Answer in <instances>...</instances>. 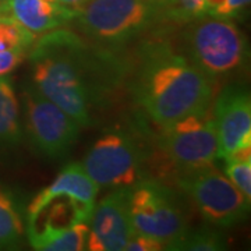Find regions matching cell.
I'll list each match as a JSON object with an SVG mask.
<instances>
[{
	"label": "cell",
	"mask_w": 251,
	"mask_h": 251,
	"mask_svg": "<svg viewBox=\"0 0 251 251\" xmlns=\"http://www.w3.org/2000/svg\"><path fill=\"white\" fill-rule=\"evenodd\" d=\"M31 52L34 87L81 127L91 122L92 90L87 80L85 48L64 29L42 36Z\"/></svg>",
	"instance_id": "1"
},
{
	"label": "cell",
	"mask_w": 251,
	"mask_h": 251,
	"mask_svg": "<svg viewBox=\"0 0 251 251\" xmlns=\"http://www.w3.org/2000/svg\"><path fill=\"white\" fill-rule=\"evenodd\" d=\"M212 82L188 57L156 52L144 66L138 98L155 123L165 127L211 106Z\"/></svg>",
	"instance_id": "2"
},
{
	"label": "cell",
	"mask_w": 251,
	"mask_h": 251,
	"mask_svg": "<svg viewBox=\"0 0 251 251\" xmlns=\"http://www.w3.org/2000/svg\"><path fill=\"white\" fill-rule=\"evenodd\" d=\"M163 17L161 0H88L77 10V25L87 36L120 44Z\"/></svg>",
	"instance_id": "3"
},
{
	"label": "cell",
	"mask_w": 251,
	"mask_h": 251,
	"mask_svg": "<svg viewBox=\"0 0 251 251\" xmlns=\"http://www.w3.org/2000/svg\"><path fill=\"white\" fill-rule=\"evenodd\" d=\"M128 216L133 232L156 239L176 250L188 233L186 216L171 190L161 183L140 180L128 188Z\"/></svg>",
	"instance_id": "4"
},
{
	"label": "cell",
	"mask_w": 251,
	"mask_h": 251,
	"mask_svg": "<svg viewBox=\"0 0 251 251\" xmlns=\"http://www.w3.org/2000/svg\"><path fill=\"white\" fill-rule=\"evenodd\" d=\"M184 34L188 60L211 80L230 74L246 60V39L224 18H197Z\"/></svg>",
	"instance_id": "5"
},
{
	"label": "cell",
	"mask_w": 251,
	"mask_h": 251,
	"mask_svg": "<svg viewBox=\"0 0 251 251\" xmlns=\"http://www.w3.org/2000/svg\"><path fill=\"white\" fill-rule=\"evenodd\" d=\"M177 183L194 201L202 218L212 226L232 227L249 215L250 200L212 165L181 173Z\"/></svg>",
	"instance_id": "6"
},
{
	"label": "cell",
	"mask_w": 251,
	"mask_h": 251,
	"mask_svg": "<svg viewBox=\"0 0 251 251\" xmlns=\"http://www.w3.org/2000/svg\"><path fill=\"white\" fill-rule=\"evenodd\" d=\"M159 147L184 172L211 166L219 158V140L211 108L162 127Z\"/></svg>",
	"instance_id": "7"
},
{
	"label": "cell",
	"mask_w": 251,
	"mask_h": 251,
	"mask_svg": "<svg viewBox=\"0 0 251 251\" xmlns=\"http://www.w3.org/2000/svg\"><path fill=\"white\" fill-rule=\"evenodd\" d=\"M81 163L98 187L128 188L140 181L141 153L134 140L122 131L105 133Z\"/></svg>",
	"instance_id": "8"
},
{
	"label": "cell",
	"mask_w": 251,
	"mask_h": 251,
	"mask_svg": "<svg viewBox=\"0 0 251 251\" xmlns=\"http://www.w3.org/2000/svg\"><path fill=\"white\" fill-rule=\"evenodd\" d=\"M27 130L35 150L49 159L69 152L80 133V126L35 87L24 91Z\"/></svg>",
	"instance_id": "9"
},
{
	"label": "cell",
	"mask_w": 251,
	"mask_h": 251,
	"mask_svg": "<svg viewBox=\"0 0 251 251\" xmlns=\"http://www.w3.org/2000/svg\"><path fill=\"white\" fill-rule=\"evenodd\" d=\"M128 188H115L98 205L94 206L90 218L87 250H125L134 233L128 216Z\"/></svg>",
	"instance_id": "10"
},
{
	"label": "cell",
	"mask_w": 251,
	"mask_h": 251,
	"mask_svg": "<svg viewBox=\"0 0 251 251\" xmlns=\"http://www.w3.org/2000/svg\"><path fill=\"white\" fill-rule=\"evenodd\" d=\"M219 158H226L234 150L251 145L250 92L237 85L225 88L214 105Z\"/></svg>",
	"instance_id": "11"
},
{
	"label": "cell",
	"mask_w": 251,
	"mask_h": 251,
	"mask_svg": "<svg viewBox=\"0 0 251 251\" xmlns=\"http://www.w3.org/2000/svg\"><path fill=\"white\" fill-rule=\"evenodd\" d=\"M98 193V184L91 179L82 163L72 162L63 168L49 186L42 188L32 198L27 208V224H32L45 206L60 197L72 198L81 205L94 209Z\"/></svg>",
	"instance_id": "12"
},
{
	"label": "cell",
	"mask_w": 251,
	"mask_h": 251,
	"mask_svg": "<svg viewBox=\"0 0 251 251\" xmlns=\"http://www.w3.org/2000/svg\"><path fill=\"white\" fill-rule=\"evenodd\" d=\"M3 7L4 13L7 11L21 27L34 35L59 28L77 14V10L46 0H6Z\"/></svg>",
	"instance_id": "13"
},
{
	"label": "cell",
	"mask_w": 251,
	"mask_h": 251,
	"mask_svg": "<svg viewBox=\"0 0 251 251\" xmlns=\"http://www.w3.org/2000/svg\"><path fill=\"white\" fill-rule=\"evenodd\" d=\"M28 240L32 249L39 251L87 250L90 234L88 222H75L66 226L45 224L39 227H28Z\"/></svg>",
	"instance_id": "14"
},
{
	"label": "cell",
	"mask_w": 251,
	"mask_h": 251,
	"mask_svg": "<svg viewBox=\"0 0 251 251\" xmlns=\"http://www.w3.org/2000/svg\"><path fill=\"white\" fill-rule=\"evenodd\" d=\"M20 103L9 78L0 77V147H16L21 143Z\"/></svg>",
	"instance_id": "15"
},
{
	"label": "cell",
	"mask_w": 251,
	"mask_h": 251,
	"mask_svg": "<svg viewBox=\"0 0 251 251\" xmlns=\"http://www.w3.org/2000/svg\"><path fill=\"white\" fill-rule=\"evenodd\" d=\"M25 227L16 200L0 186V250L16 249L23 240Z\"/></svg>",
	"instance_id": "16"
},
{
	"label": "cell",
	"mask_w": 251,
	"mask_h": 251,
	"mask_svg": "<svg viewBox=\"0 0 251 251\" xmlns=\"http://www.w3.org/2000/svg\"><path fill=\"white\" fill-rule=\"evenodd\" d=\"M35 35L21 27L11 16L0 14V52H24L34 45Z\"/></svg>",
	"instance_id": "17"
},
{
	"label": "cell",
	"mask_w": 251,
	"mask_h": 251,
	"mask_svg": "<svg viewBox=\"0 0 251 251\" xmlns=\"http://www.w3.org/2000/svg\"><path fill=\"white\" fill-rule=\"evenodd\" d=\"M163 17L176 21H193L206 14L205 0H161Z\"/></svg>",
	"instance_id": "18"
},
{
	"label": "cell",
	"mask_w": 251,
	"mask_h": 251,
	"mask_svg": "<svg viewBox=\"0 0 251 251\" xmlns=\"http://www.w3.org/2000/svg\"><path fill=\"white\" fill-rule=\"evenodd\" d=\"M226 247L225 237L219 232L201 229L194 233H187L180 242L176 250L190 251H218Z\"/></svg>",
	"instance_id": "19"
},
{
	"label": "cell",
	"mask_w": 251,
	"mask_h": 251,
	"mask_svg": "<svg viewBox=\"0 0 251 251\" xmlns=\"http://www.w3.org/2000/svg\"><path fill=\"white\" fill-rule=\"evenodd\" d=\"M226 177L242 191V194L251 201V161L227 162Z\"/></svg>",
	"instance_id": "20"
},
{
	"label": "cell",
	"mask_w": 251,
	"mask_h": 251,
	"mask_svg": "<svg viewBox=\"0 0 251 251\" xmlns=\"http://www.w3.org/2000/svg\"><path fill=\"white\" fill-rule=\"evenodd\" d=\"M125 250L127 251H162L166 250V246L156 239L150 236L133 233L130 240L127 243Z\"/></svg>",
	"instance_id": "21"
},
{
	"label": "cell",
	"mask_w": 251,
	"mask_h": 251,
	"mask_svg": "<svg viewBox=\"0 0 251 251\" xmlns=\"http://www.w3.org/2000/svg\"><path fill=\"white\" fill-rule=\"evenodd\" d=\"M249 3H250V0H224L222 4H219L209 14L212 17L229 20V18L236 17L242 11H244V9L249 6Z\"/></svg>",
	"instance_id": "22"
},
{
	"label": "cell",
	"mask_w": 251,
	"mask_h": 251,
	"mask_svg": "<svg viewBox=\"0 0 251 251\" xmlns=\"http://www.w3.org/2000/svg\"><path fill=\"white\" fill-rule=\"evenodd\" d=\"M24 52H0V77L16 70L24 60Z\"/></svg>",
	"instance_id": "23"
},
{
	"label": "cell",
	"mask_w": 251,
	"mask_h": 251,
	"mask_svg": "<svg viewBox=\"0 0 251 251\" xmlns=\"http://www.w3.org/2000/svg\"><path fill=\"white\" fill-rule=\"evenodd\" d=\"M88 0H57V3L59 4H62V6H66V7H69V9L73 10H78L84 4V3H87Z\"/></svg>",
	"instance_id": "24"
},
{
	"label": "cell",
	"mask_w": 251,
	"mask_h": 251,
	"mask_svg": "<svg viewBox=\"0 0 251 251\" xmlns=\"http://www.w3.org/2000/svg\"><path fill=\"white\" fill-rule=\"evenodd\" d=\"M224 0H205V6H206V14H209L212 10H215L219 4H222Z\"/></svg>",
	"instance_id": "25"
},
{
	"label": "cell",
	"mask_w": 251,
	"mask_h": 251,
	"mask_svg": "<svg viewBox=\"0 0 251 251\" xmlns=\"http://www.w3.org/2000/svg\"><path fill=\"white\" fill-rule=\"evenodd\" d=\"M1 13H4V7H3V4H0V14Z\"/></svg>",
	"instance_id": "26"
},
{
	"label": "cell",
	"mask_w": 251,
	"mask_h": 251,
	"mask_svg": "<svg viewBox=\"0 0 251 251\" xmlns=\"http://www.w3.org/2000/svg\"><path fill=\"white\" fill-rule=\"evenodd\" d=\"M46 1H50V3H57V0H46Z\"/></svg>",
	"instance_id": "27"
}]
</instances>
